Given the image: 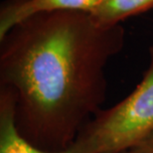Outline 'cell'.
Listing matches in <instances>:
<instances>
[{
    "label": "cell",
    "mask_w": 153,
    "mask_h": 153,
    "mask_svg": "<svg viewBox=\"0 0 153 153\" xmlns=\"http://www.w3.org/2000/svg\"><path fill=\"white\" fill-rule=\"evenodd\" d=\"M0 153H70L68 149L51 152L30 143L19 132L15 119L13 93L0 87Z\"/></svg>",
    "instance_id": "277c9868"
},
{
    "label": "cell",
    "mask_w": 153,
    "mask_h": 153,
    "mask_svg": "<svg viewBox=\"0 0 153 153\" xmlns=\"http://www.w3.org/2000/svg\"><path fill=\"white\" fill-rule=\"evenodd\" d=\"M142 79L123 100L102 109L69 146L71 153H121L153 130V46Z\"/></svg>",
    "instance_id": "7a4b0ae2"
},
{
    "label": "cell",
    "mask_w": 153,
    "mask_h": 153,
    "mask_svg": "<svg viewBox=\"0 0 153 153\" xmlns=\"http://www.w3.org/2000/svg\"><path fill=\"white\" fill-rule=\"evenodd\" d=\"M121 153H153V130L135 145Z\"/></svg>",
    "instance_id": "8992f818"
},
{
    "label": "cell",
    "mask_w": 153,
    "mask_h": 153,
    "mask_svg": "<svg viewBox=\"0 0 153 153\" xmlns=\"http://www.w3.org/2000/svg\"><path fill=\"white\" fill-rule=\"evenodd\" d=\"M152 8L153 0H102L91 14L97 23L111 26Z\"/></svg>",
    "instance_id": "5b68a950"
},
{
    "label": "cell",
    "mask_w": 153,
    "mask_h": 153,
    "mask_svg": "<svg viewBox=\"0 0 153 153\" xmlns=\"http://www.w3.org/2000/svg\"><path fill=\"white\" fill-rule=\"evenodd\" d=\"M102 0H7L0 9V39L21 21L40 13L82 11L91 13Z\"/></svg>",
    "instance_id": "3957f363"
},
{
    "label": "cell",
    "mask_w": 153,
    "mask_h": 153,
    "mask_svg": "<svg viewBox=\"0 0 153 153\" xmlns=\"http://www.w3.org/2000/svg\"><path fill=\"white\" fill-rule=\"evenodd\" d=\"M124 41L122 24L82 11L33 15L0 39V87L14 94L22 136L46 151L68 148L102 109L105 67Z\"/></svg>",
    "instance_id": "6da1fadb"
}]
</instances>
